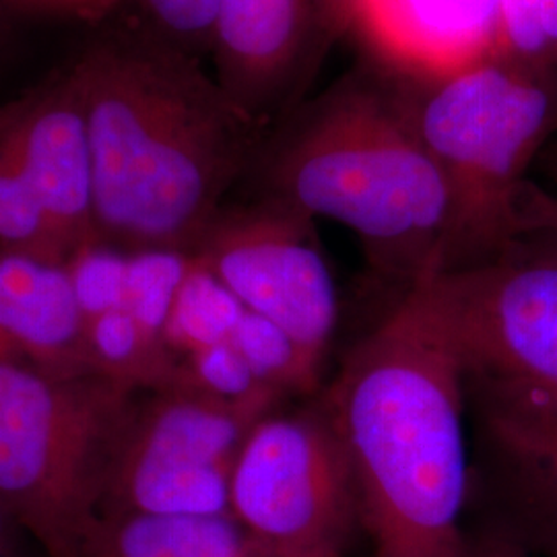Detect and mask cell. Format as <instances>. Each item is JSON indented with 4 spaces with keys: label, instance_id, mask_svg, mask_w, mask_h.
<instances>
[{
    "label": "cell",
    "instance_id": "12",
    "mask_svg": "<svg viewBox=\"0 0 557 557\" xmlns=\"http://www.w3.org/2000/svg\"><path fill=\"white\" fill-rule=\"evenodd\" d=\"M13 133L38 182L41 199L69 260L100 242L94 220L91 143L73 66L7 103Z\"/></svg>",
    "mask_w": 557,
    "mask_h": 557
},
{
    "label": "cell",
    "instance_id": "9",
    "mask_svg": "<svg viewBox=\"0 0 557 557\" xmlns=\"http://www.w3.org/2000/svg\"><path fill=\"white\" fill-rule=\"evenodd\" d=\"M239 299L278 326L320 380L338 320L337 285L317 220L259 195L225 205L190 252Z\"/></svg>",
    "mask_w": 557,
    "mask_h": 557
},
{
    "label": "cell",
    "instance_id": "23",
    "mask_svg": "<svg viewBox=\"0 0 557 557\" xmlns=\"http://www.w3.org/2000/svg\"><path fill=\"white\" fill-rule=\"evenodd\" d=\"M25 7H34L41 11H87V9H98L106 4L108 0H17Z\"/></svg>",
    "mask_w": 557,
    "mask_h": 557
},
{
    "label": "cell",
    "instance_id": "11",
    "mask_svg": "<svg viewBox=\"0 0 557 557\" xmlns=\"http://www.w3.org/2000/svg\"><path fill=\"white\" fill-rule=\"evenodd\" d=\"M469 421L467 527L535 557H557V416Z\"/></svg>",
    "mask_w": 557,
    "mask_h": 557
},
{
    "label": "cell",
    "instance_id": "15",
    "mask_svg": "<svg viewBox=\"0 0 557 557\" xmlns=\"http://www.w3.org/2000/svg\"><path fill=\"white\" fill-rule=\"evenodd\" d=\"M0 252L69 264L38 182L13 133L7 103L0 106Z\"/></svg>",
    "mask_w": 557,
    "mask_h": 557
},
{
    "label": "cell",
    "instance_id": "5",
    "mask_svg": "<svg viewBox=\"0 0 557 557\" xmlns=\"http://www.w3.org/2000/svg\"><path fill=\"white\" fill-rule=\"evenodd\" d=\"M139 391L101 372L0 359V504L48 556H66L94 515Z\"/></svg>",
    "mask_w": 557,
    "mask_h": 557
},
{
    "label": "cell",
    "instance_id": "14",
    "mask_svg": "<svg viewBox=\"0 0 557 557\" xmlns=\"http://www.w3.org/2000/svg\"><path fill=\"white\" fill-rule=\"evenodd\" d=\"M225 515L94 512L64 557H271Z\"/></svg>",
    "mask_w": 557,
    "mask_h": 557
},
{
    "label": "cell",
    "instance_id": "4",
    "mask_svg": "<svg viewBox=\"0 0 557 557\" xmlns=\"http://www.w3.org/2000/svg\"><path fill=\"white\" fill-rule=\"evenodd\" d=\"M384 73L453 193L455 236L442 271L522 246L533 170L557 137V69L494 50L436 73Z\"/></svg>",
    "mask_w": 557,
    "mask_h": 557
},
{
    "label": "cell",
    "instance_id": "7",
    "mask_svg": "<svg viewBox=\"0 0 557 557\" xmlns=\"http://www.w3.org/2000/svg\"><path fill=\"white\" fill-rule=\"evenodd\" d=\"M230 515L275 556L354 554L358 481L322 395L252 425L232 469Z\"/></svg>",
    "mask_w": 557,
    "mask_h": 557
},
{
    "label": "cell",
    "instance_id": "10",
    "mask_svg": "<svg viewBox=\"0 0 557 557\" xmlns=\"http://www.w3.org/2000/svg\"><path fill=\"white\" fill-rule=\"evenodd\" d=\"M341 36L335 0H218L209 54L225 94L271 128L304 100Z\"/></svg>",
    "mask_w": 557,
    "mask_h": 557
},
{
    "label": "cell",
    "instance_id": "17",
    "mask_svg": "<svg viewBox=\"0 0 557 557\" xmlns=\"http://www.w3.org/2000/svg\"><path fill=\"white\" fill-rule=\"evenodd\" d=\"M190 262L193 255L180 250L126 252L124 308L131 310L149 337L165 347L168 317Z\"/></svg>",
    "mask_w": 557,
    "mask_h": 557
},
{
    "label": "cell",
    "instance_id": "22",
    "mask_svg": "<svg viewBox=\"0 0 557 557\" xmlns=\"http://www.w3.org/2000/svg\"><path fill=\"white\" fill-rule=\"evenodd\" d=\"M465 557H535L515 543L487 533L478 527H467V552Z\"/></svg>",
    "mask_w": 557,
    "mask_h": 557
},
{
    "label": "cell",
    "instance_id": "18",
    "mask_svg": "<svg viewBox=\"0 0 557 557\" xmlns=\"http://www.w3.org/2000/svg\"><path fill=\"white\" fill-rule=\"evenodd\" d=\"M496 4L502 50L557 69V0H496Z\"/></svg>",
    "mask_w": 557,
    "mask_h": 557
},
{
    "label": "cell",
    "instance_id": "16",
    "mask_svg": "<svg viewBox=\"0 0 557 557\" xmlns=\"http://www.w3.org/2000/svg\"><path fill=\"white\" fill-rule=\"evenodd\" d=\"M246 308L239 299L193 257L190 269L172 304L165 343L182 361L197 351L227 343Z\"/></svg>",
    "mask_w": 557,
    "mask_h": 557
},
{
    "label": "cell",
    "instance_id": "8",
    "mask_svg": "<svg viewBox=\"0 0 557 557\" xmlns=\"http://www.w3.org/2000/svg\"><path fill=\"white\" fill-rule=\"evenodd\" d=\"M281 398L264 391L232 400L182 380L143 388L122 425L94 512H230L239 448Z\"/></svg>",
    "mask_w": 557,
    "mask_h": 557
},
{
    "label": "cell",
    "instance_id": "24",
    "mask_svg": "<svg viewBox=\"0 0 557 557\" xmlns=\"http://www.w3.org/2000/svg\"><path fill=\"white\" fill-rule=\"evenodd\" d=\"M21 529L20 522L9 515V510L0 504V557L15 556V531Z\"/></svg>",
    "mask_w": 557,
    "mask_h": 557
},
{
    "label": "cell",
    "instance_id": "3",
    "mask_svg": "<svg viewBox=\"0 0 557 557\" xmlns=\"http://www.w3.org/2000/svg\"><path fill=\"white\" fill-rule=\"evenodd\" d=\"M250 174L259 195L354 232L372 273L398 298L446 267L455 236L450 186L393 81L374 64L283 114Z\"/></svg>",
    "mask_w": 557,
    "mask_h": 557
},
{
    "label": "cell",
    "instance_id": "6",
    "mask_svg": "<svg viewBox=\"0 0 557 557\" xmlns=\"http://www.w3.org/2000/svg\"><path fill=\"white\" fill-rule=\"evenodd\" d=\"M419 287L457 359L469 418L557 416V250L524 242Z\"/></svg>",
    "mask_w": 557,
    "mask_h": 557
},
{
    "label": "cell",
    "instance_id": "27",
    "mask_svg": "<svg viewBox=\"0 0 557 557\" xmlns=\"http://www.w3.org/2000/svg\"><path fill=\"white\" fill-rule=\"evenodd\" d=\"M0 2H2V0H0Z\"/></svg>",
    "mask_w": 557,
    "mask_h": 557
},
{
    "label": "cell",
    "instance_id": "21",
    "mask_svg": "<svg viewBox=\"0 0 557 557\" xmlns=\"http://www.w3.org/2000/svg\"><path fill=\"white\" fill-rule=\"evenodd\" d=\"M527 220L529 242H541L557 250V137L535 163Z\"/></svg>",
    "mask_w": 557,
    "mask_h": 557
},
{
    "label": "cell",
    "instance_id": "20",
    "mask_svg": "<svg viewBox=\"0 0 557 557\" xmlns=\"http://www.w3.org/2000/svg\"><path fill=\"white\" fill-rule=\"evenodd\" d=\"M149 32L199 59L211 52L218 0H135Z\"/></svg>",
    "mask_w": 557,
    "mask_h": 557
},
{
    "label": "cell",
    "instance_id": "19",
    "mask_svg": "<svg viewBox=\"0 0 557 557\" xmlns=\"http://www.w3.org/2000/svg\"><path fill=\"white\" fill-rule=\"evenodd\" d=\"M180 380L197 386L205 393H211L221 398H232V400H242V398L255 397L264 391H273L260 384L248 361L242 358V354L230 341L182 359Z\"/></svg>",
    "mask_w": 557,
    "mask_h": 557
},
{
    "label": "cell",
    "instance_id": "1",
    "mask_svg": "<svg viewBox=\"0 0 557 557\" xmlns=\"http://www.w3.org/2000/svg\"><path fill=\"white\" fill-rule=\"evenodd\" d=\"M94 161L98 238L193 252L246 178L267 131L200 60L153 32H120L73 64Z\"/></svg>",
    "mask_w": 557,
    "mask_h": 557
},
{
    "label": "cell",
    "instance_id": "25",
    "mask_svg": "<svg viewBox=\"0 0 557 557\" xmlns=\"http://www.w3.org/2000/svg\"><path fill=\"white\" fill-rule=\"evenodd\" d=\"M337 4L338 17L343 21L345 34L351 32V23H354V9H356V0H335Z\"/></svg>",
    "mask_w": 557,
    "mask_h": 557
},
{
    "label": "cell",
    "instance_id": "2",
    "mask_svg": "<svg viewBox=\"0 0 557 557\" xmlns=\"http://www.w3.org/2000/svg\"><path fill=\"white\" fill-rule=\"evenodd\" d=\"M320 395L356 473L370 557H465L467 397L419 283L359 338Z\"/></svg>",
    "mask_w": 557,
    "mask_h": 557
},
{
    "label": "cell",
    "instance_id": "13",
    "mask_svg": "<svg viewBox=\"0 0 557 557\" xmlns=\"http://www.w3.org/2000/svg\"><path fill=\"white\" fill-rule=\"evenodd\" d=\"M0 359L54 374L100 372L66 264L0 252Z\"/></svg>",
    "mask_w": 557,
    "mask_h": 557
},
{
    "label": "cell",
    "instance_id": "26",
    "mask_svg": "<svg viewBox=\"0 0 557 557\" xmlns=\"http://www.w3.org/2000/svg\"><path fill=\"white\" fill-rule=\"evenodd\" d=\"M271 557H281V556H271ZM326 557H356V554H347V556H326Z\"/></svg>",
    "mask_w": 557,
    "mask_h": 557
}]
</instances>
